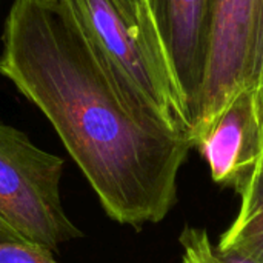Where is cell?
<instances>
[{
    "label": "cell",
    "mask_w": 263,
    "mask_h": 263,
    "mask_svg": "<svg viewBox=\"0 0 263 263\" xmlns=\"http://www.w3.org/2000/svg\"><path fill=\"white\" fill-rule=\"evenodd\" d=\"M256 0H210L205 66L191 106L190 139L247 83ZM193 143V142H191Z\"/></svg>",
    "instance_id": "277c9868"
},
{
    "label": "cell",
    "mask_w": 263,
    "mask_h": 263,
    "mask_svg": "<svg viewBox=\"0 0 263 263\" xmlns=\"http://www.w3.org/2000/svg\"><path fill=\"white\" fill-rule=\"evenodd\" d=\"M63 159L37 148L0 122V219L29 245L57 251L83 237L68 219L60 196Z\"/></svg>",
    "instance_id": "3957f363"
},
{
    "label": "cell",
    "mask_w": 263,
    "mask_h": 263,
    "mask_svg": "<svg viewBox=\"0 0 263 263\" xmlns=\"http://www.w3.org/2000/svg\"><path fill=\"white\" fill-rule=\"evenodd\" d=\"M65 2L122 86L160 122L190 137L188 97L149 0Z\"/></svg>",
    "instance_id": "7a4b0ae2"
},
{
    "label": "cell",
    "mask_w": 263,
    "mask_h": 263,
    "mask_svg": "<svg viewBox=\"0 0 263 263\" xmlns=\"http://www.w3.org/2000/svg\"><path fill=\"white\" fill-rule=\"evenodd\" d=\"M191 142L210 166L213 180L239 193L263 157L254 86L239 88Z\"/></svg>",
    "instance_id": "5b68a950"
},
{
    "label": "cell",
    "mask_w": 263,
    "mask_h": 263,
    "mask_svg": "<svg viewBox=\"0 0 263 263\" xmlns=\"http://www.w3.org/2000/svg\"><path fill=\"white\" fill-rule=\"evenodd\" d=\"M179 240L183 250L182 263H253L237 254L220 251L202 228H185Z\"/></svg>",
    "instance_id": "ba28073f"
},
{
    "label": "cell",
    "mask_w": 263,
    "mask_h": 263,
    "mask_svg": "<svg viewBox=\"0 0 263 263\" xmlns=\"http://www.w3.org/2000/svg\"><path fill=\"white\" fill-rule=\"evenodd\" d=\"M263 80V0L254 2V20L247 83L256 85Z\"/></svg>",
    "instance_id": "9c48e42d"
},
{
    "label": "cell",
    "mask_w": 263,
    "mask_h": 263,
    "mask_svg": "<svg viewBox=\"0 0 263 263\" xmlns=\"http://www.w3.org/2000/svg\"><path fill=\"white\" fill-rule=\"evenodd\" d=\"M0 74L45 114L109 219L166 217L193 143L122 86L65 0H12Z\"/></svg>",
    "instance_id": "6da1fadb"
},
{
    "label": "cell",
    "mask_w": 263,
    "mask_h": 263,
    "mask_svg": "<svg viewBox=\"0 0 263 263\" xmlns=\"http://www.w3.org/2000/svg\"><path fill=\"white\" fill-rule=\"evenodd\" d=\"M0 242H22V243H25L18 237V234L14 230H11L2 219H0Z\"/></svg>",
    "instance_id": "7c38bea8"
},
{
    "label": "cell",
    "mask_w": 263,
    "mask_h": 263,
    "mask_svg": "<svg viewBox=\"0 0 263 263\" xmlns=\"http://www.w3.org/2000/svg\"><path fill=\"white\" fill-rule=\"evenodd\" d=\"M0 263H59L52 253L29 243L0 242Z\"/></svg>",
    "instance_id": "30bf717a"
},
{
    "label": "cell",
    "mask_w": 263,
    "mask_h": 263,
    "mask_svg": "<svg viewBox=\"0 0 263 263\" xmlns=\"http://www.w3.org/2000/svg\"><path fill=\"white\" fill-rule=\"evenodd\" d=\"M149 3L188 97L191 119V106L205 66L210 0H149Z\"/></svg>",
    "instance_id": "8992f818"
},
{
    "label": "cell",
    "mask_w": 263,
    "mask_h": 263,
    "mask_svg": "<svg viewBox=\"0 0 263 263\" xmlns=\"http://www.w3.org/2000/svg\"><path fill=\"white\" fill-rule=\"evenodd\" d=\"M239 194V214L216 247L250 262L263 263V157Z\"/></svg>",
    "instance_id": "52a82bcc"
},
{
    "label": "cell",
    "mask_w": 263,
    "mask_h": 263,
    "mask_svg": "<svg viewBox=\"0 0 263 263\" xmlns=\"http://www.w3.org/2000/svg\"><path fill=\"white\" fill-rule=\"evenodd\" d=\"M254 86V99H256V109H257V117L260 123V131H262L263 140V80L253 85Z\"/></svg>",
    "instance_id": "8fae6325"
}]
</instances>
